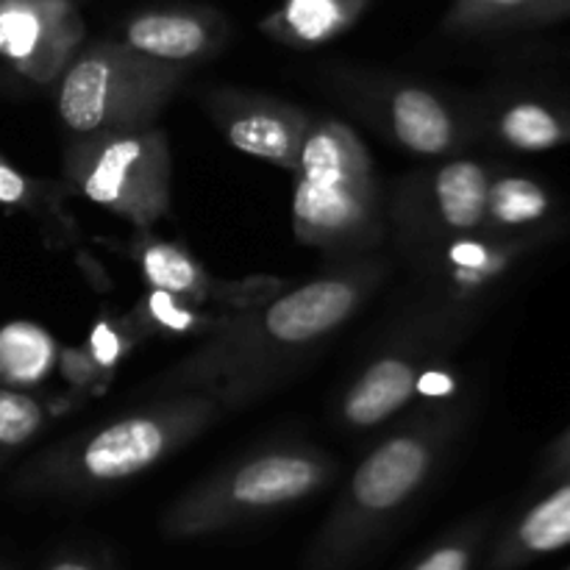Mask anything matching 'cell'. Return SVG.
Segmentation results:
<instances>
[{
	"label": "cell",
	"mask_w": 570,
	"mask_h": 570,
	"mask_svg": "<svg viewBox=\"0 0 570 570\" xmlns=\"http://www.w3.org/2000/svg\"><path fill=\"white\" fill-rule=\"evenodd\" d=\"M560 234L562 232H543L504 237V234L479 232L454 237L440 248V273L449 282L454 298L471 301L493 287L499 278H504L507 271L518 265L529 250L560 237Z\"/></svg>",
	"instance_id": "obj_16"
},
{
	"label": "cell",
	"mask_w": 570,
	"mask_h": 570,
	"mask_svg": "<svg viewBox=\"0 0 570 570\" xmlns=\"http://www.w3.org/2000/svg\"><path fill=\"white\" fill-rule=\"evenodd\" d=\"M139 340L134 337L128 323L122 317H111V315H100L98 321L92 323V332H89L87 340V351L95 362H98L100 371L111 379L115 367L120 365L122 356L137 345Z\"/></svg>",
	"instance_id": "obj_26"
},
{
	"label": "cell",
	"mask_w": 570,
	"mask_h": 570,
	"mask_svg": "<svg viewBox=\"0 0 570 570\" xmlns=\"http://www.w3.org/2000/svg\"><path fill=\"white\" fill-rule=\"evenodd\" d=\"M570 546V471L495 538L484 570H521Z\"/></svg>",
	"instance_id": "obj_17"
},
{
	"label": "cell",
	"mask_w": 570,
	"mask_h": 570,
	"mask_svg": "<svg viewBox=\"0 0 570 570\" xmlns=\"http://www.w3.org/2000/svg\"><path fill=\"white\" fill-rule=\"evenodd\" d=\"M48 570H109V568L98 566V562L92 560H83V557H61V560H56Z\"/></svg>",
	"instance_id": "obj_30"
},
{
	"label": "cell",
	"mask_w": 570,
	"mask_h": 570,
	"mask_svg": "<svg viewBox=\"0 0 570 570\" xmlns=\"http://www.w3.org/2000/svg\"><path fill=\"white\" fill-rule=\"evenodd\" d=\"M0 206L3 209L26 212V215L39 217L48 228H56L61 239L76 232L72 217L65 209V189L45 178H33L6 161L0 156Z\"/></svg>",
	"instance_id": "obj_21"
},
{
	"label": "cell",
	"mask_w": 570,
	"mask_h": 570,
	"mask_svg": "<svg viewBox=\"0 0 570 570\" xmlns=\"http://www.w3.org/2000/svg\"><path fill=\"white\" fill-rule=\"evenodd\" d=\"M128 256L137 262L148 289L178 295L189 304L217 306L223 315H243L267 304L289 287L287 282L273 276H250L243 282H220L189 254L187 248L150 234V228H137L128 245Z\"/></svg>",
	"instance_id": "obj_10"
},
{
	"label": "cell",
	"mask_w": 570,
	"mask_h": 570,
	"mask_svg": "<svg viewBox=\"0 0 570 570\" xmlns=\"http://www.w3.org/2000/svg\"><path fill=\"white\" fill-rule=\"evenodd\" d=\"M56 360L53 340L37 326H9L0 334V379L37 382Z\"/></svg>",
	"instance_id": "obj_22"
},
{
	"label": "cell",
	"mask_w": 570,
	"mask_h": 570,
	"mask_svg": "<svg viewBox=\"0 0 570 570\" xmlns=\"http://www.w3.org/2000/svg\"><path fill=\"white\" fill-rule=\"evenodd\" d=\"M83 39L76 0H0V59L39 87L59 83Z\"/></svg>",
	"instance_id": "obj_9"
},
{
	"label": "cell",
	"mask_w": 570,
	"mask_h": 570,
	"mask_svg": "<svg viewBox=\"0 0 570 570\" xmlns=\"http://www.w3.org/2000/svg\"><path fill=\"white\" fill-rule=\"evenodd\" d=\"M228 26L223 14L198 6L142 9L117 26V42L154 61L193 67L223 48Z\"/></svg>",
	"instance_id": "obj_13"
},
{
	"label": "cell",
	"mask_w": 570,
	"mask_h": 570,
	"mask_svg": "<svg viewBox=\"0 0 570 570\" xmlns=\"http://www.w3.org/2000/svg\"><path fill=\"white\" fill-rule=\"evenodd\" d=\"M488 518H471L454 532L445 534L443 540H438L421 560L412 562L406 570H473L484 538H488Z\"/></svg>",
	"instance_id": "obj_25"
},
{
	"label": "cell",
	"mask_w": 570,
	"mask_h": 570,
	"mask_svg": "<svg viewBox=\"0 0 570 570\" xmlns=\"http://www.w3.org/2000/svg\"><path fill=\"white\" fill-rule=\"evenodd\" d=\"M484 232L504 237L562 232L560 204L543 181L527 173H493Z\"/></svg>",
	"instance_id": "obj_18"
},
{
	"label": "cell",
	"mask_w": 570,
	"mask_h": 570,
	"mask_svg": "<svg viewBox=\"0 0 570 570\" xmlns=\"http://www.w3.org/2000/svg\"><path fill=\"white\" fill-rule=\"evenodd\" d=\"M540 0H451L443 28L449 33H482L521 28Z\"/></svg>",
	"instance_id": "obj_23"
},
{
	"label": "cell",
	"mask_w": 570,
	"mask_h": 570,
	"mask_svg": "<svg viewBox=\"0 0 570 570\" xmlns=\"http://www.w3.org/2000/svg\"><path fill=\"white\" fill-rule=\"evenodd\" d=\"M0 570H3V568H0Z\"/></svg>",
	"instance_id": "obj_32"
},
{
	"label": "cell",
	"mask_w": 570,
	"mask_h": 570,
	"mask_svg": "<svg viewBox=\"0 0 570 570\" xmlns=\"http://www.w3.org/2000/svg\"><path fill=\"white\" fill-rule=\"evenodd\" d=\"M570 20V0H540L521 28H540V26H554V22Z\"/></svg>",
	"instance_id": "obj_29"
},
{
	"label": "cell",
	"mask_w": 570,
	"mask_h": 570,
	"mask_svg": "<svg viewBox=\"0 0 570 570\" xmlns=\"http://www.w3.org/2000/svg\"><path fill=\"white\" fill-rule=\"evenodd\" d=\"M228 315H215L209 309L189 304L178 295L161 293V289H148L137 301L131 312L122 321L128 323L137 340L145 337H209L220 328Z\"/></svg>",
	"instance_id": "obj_20"
},
{
	"label": "cell",
	"mask_w": 570,
	"mask_h": 570,
	"mask_svg": "<svg viewBox=\"0 0 570 570\" xmlns=\"http://www.w3.org/2000/svg\"><path fill=\"white\" fill-rule=\"evenodd\" d=\"M204 111L232 148L293 173L312 128V115L287 100L237 87H212L200 95Z\"/></svg>",
	"instance_id": "obj_11"
},
{
	"label": "cell",
	"mask_w": 570,
	"mask_h": 570,
	"mask_svg": "<svg viewBox=\"0 0 570 570\" xmlns=\"http://www.w3.org/2000/svg\"><path fill=\"white\" fill-rule=\"evenodd\" d=\"M70 193L150 228L173 206V154L159 126L70 139L61 156Z\"/></svg>",
	"instance_id": "obj_7"
},
{
	"label": "cell",
	"mask_w": 570,
	"mask_h": 570,
	"mask_svg": "<svg viewBox=\"0 0 570 570\" xmlns=\"http://www.w3.org/2000/svg\"><path fill=\"white\" fill-rule=\"evenodd\" d=\"M367 3L371 0H282L259 28L287 48H321L351 31Z\"/></svg>",
	"instance_id": "obj_19"
},
{
	"label": "cell",
	"mask_w": 570,
	"mask_h": 570,
	"mask_svg": "<svg viewBox=\"0 0 570 570\" xmlns=\"http://www.w3.org/2000/svg\"><path fill=\"white\" fill-rule=\"evenodd\" d=\"M493 170L476 159H451L440 165L415 195H404L401 204L423 209L429 220L406 226L417 232V243H426L440 234V245L465 234L488 228V195Z\"/></svg>",
	"instance_id": "obj_12"
},
{
	"label": "cell",
	"mask_w": 570,
	"mask_h": 570,
	"mask_svg": "<svg viewBox=\"0 0 570 570\" xmlns=\"http://www.w3.org/2000/svg\"><path fill=\"white\" fill-rule=\"evenodd\" d=\"M48 423L42 401L22 390L0 387V465L26 449Z\"/></svg>",
	"instance_id": "obj_24"
},
{
	"label": "cell",
	"mask_w": 570,
	"mask_h": 570,
	"mask_svg": "<svg viewBox=\"0 0 570 570\" xmlns=\"http://www.w3.org/2000/svg\"><path fill=\"white\" fill-rule=\"evenodd\" d=\"M562 570H570V566H568V568H562Z\"/></svg>",
	"instance_id": "obj_31"
},
{
	"label": "cell",
	"mask_w": 570,
	"mask_h": 570,
	"mask_svg": "<svg viewBox=\"0 0 570 570\" xmlns=\"http://www.w3.org/2000/svg\"><path fill=\"white\" fill-rule=\"evenodd\" d=\"M460 404H429L367 451L317 532L304 570H354L390 523L432 482L460 438Z\"/></svg>",
	"instance_id": "obj_3"
},
{
	"label": "cell",
	"mask_w": 570,
	"mask_h": 570,
	"mask_svg": "<svg viewBox=\"0 0 570 570\" xmlns=\"http://www.w3.org/2000/svg\"><path fill=\"white\" fill-rule=\"evenodd\" d=\"M348 100L376 120L401 148L417 156H451L476 134V111L465 115L434 89L404 78L345 76Z\"/></svg>",
	"instance_id": "obj_8"
},
{
	"label": "cell",
	"mask_w": 570,
	"mask_h": 570,
	"mask_svg": "<svg viewBox=\"0 0 570 570\" xmlns=\"http://www.w3.org/2000/svg\"><path fill=\"white\" fill-rule=\"evenodd\" d=\"M568 471H570V426L549 445V451H546L543 465H540V482H557V479Z\"/></svg>",
	"instance_id": "obj_28"
},
{
	"label": "cell",
	"mask_w": 570,
	"mask_h": 570,
	"mask_svg": "<svg viewBox=\"0 0 570 570\" xmlns=\"http://www.w3.org/2000/svg\"><path fill=\"white\" fill-rule=\"evenodd\" d=\"M189 67L154 61L111 39L83 45L56 83V111L70 139L156 126Z\"/></svg>",
	"instance_id": "obj_6"
},
{
	"label": "cell",
	"mask_w": 570,
	"mask_h": 570,
	"mask_svg": "<svg viewBox=\"0 0 570 570\" xmlns=\"http://www.w3.org/2000/svg\"><path fill=\"white\" fill-rule=\"evenodd\" d=\"M293 232L334 259H360L384 234L376 167L365 142L334 117H312L293 170Z\"/></svg>",
	"instance_id": "obj_4"
},
{
	"label": "cell",
	"mask_w": 570,
	"mask_h": 570,
	"mask_svg": "<svg viewBox=\"0 0 570 570\" xmlns=\"http://www.w3.org/2000/svg\"><path fill=\"white\" fill-rule=\"evenodd\" d=\"M476 126L507 150L549 154L570 145V98L540 87L504 89L476 111Z\"/></svg>",
	"instance_id": "obj_14"
},
{
	"label": "cell",
	"mask_w": 570,
	"mask_h": 570,
	"mask_svg": "<svg viewBox=\"0 0 570 570\" xmlns=\"http://www.w3.org/2000/svg\"><path fill=\"white\" fill-rule=\"evenodd\" d=\"M387 265L348 259L321 276L287 287L267 304L228 315L156 382L165 393H204L223 412L265 399L306 365L382 287Z\"/></svg>",
	"instance_id": "obj_1"
},
{
	"label": "cell",
	"mask_w": 570,
	"mask_h": 570,
	"mask_svg": "<svg viewBox=\"0 0 570 570\" xmlns=\"http://www.w3.org/2000/svg\"><path fill=\"white\" fill-rule=\"evenodd\" d=\"M429 351L417 343H401L384 351L348 384L340 399V423L354 432L379 426L399 415L421 390L429 371Z\"/></svg>",
	"instance_id": "obj_15"
},
{
	"label": "cell",
	"mask_w": 570,
	"mask_h": 570,
	"mask_svg": "<svg viewBox=\"0 0 570 570\" xmlns=\"http://www.w3.org/2000/svg\"><path fill=\"white\" fill-rule=\"evenodd\" d=\"M59 367L65 382L70 384L72 390H78V393H87L95 384H104L106 379H109L100 371L98 362L89 356L87 345H65V348L59 351Z\"/></svg>",
	"instance_id": "obj_27"
},
{
	"label": "cell",
	"mask_w": 570,
	"mask_h": 570,
	"mask_svg": "<svg viewBox=\"0 0 570 570\" xmlns=\"http://www.w3.org/2000/svg\"><path fill=\"white\" fill-rule=\"evenodd\" d=\"M220 415V404L209 395L165 393L39 451L17 471L11 490L33 499H87L106 493L176 456L215 426Z\"/></svg>",
	"instance_id": "obj_2"
},
{
	"label": "cell",
	"mask_w": 570,
	"mask_h": 570,
	"mask_svg": "<svg viewBox=\"0 0 570 570\" xmlns=\"http://www.w3.org/2000/svg\"><path fill=\"white\" fill-rule=\"evenodd\" d=\"M334 473L337 462L317 445L301 440L265 445L178 495L161 518V532L170 540L226 532L321 493Z\"/></svg>",
	"instance_id": "obj_5"
}]
</instances>
